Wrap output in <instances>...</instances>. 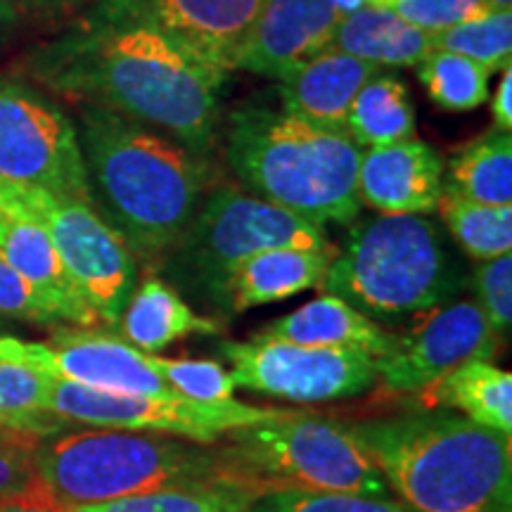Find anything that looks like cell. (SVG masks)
Returning <instances> with one entry per match:
<instances>
[{
	"label": "cell",
	"instance_id": "e575fe53",
	"mask_svg": "<svg viewBox=\"0 0 512 512\" xmlns=\"http://www.w3.org/2000/svg\"><path fill=\"white\" fill-rule=\"evenodd\" d=\"M477 306L498 337L508 335L512 325V256L503 254L482 261L472 275Z\"/></svg>",
	"mask_w": 512,
	"mask_h": 512
},
{
	"label": "cell",
	"instance_id": "b9f144b4",
	"mask_svg": "<svg viewBox=\"0 0 512 512\" xmlns=\"http://www.w3.org/2000/svg\"><path fill=\"white\" fill-rule=\"evenodd\" d=\"M330 3L339 12V17H347L351 12L366 8V0H330Z\"/></svg>",
	"mask_w": 512,
	"mask_h": 512
},
{
	"label": "cell",
	"instance_id": "9c48e42d",
	"mask_svg": "<svg viewBox=\"0 0 512 512\" xmlns=\"http://www.w3.org/2000/svg\"><path fill=\"white\" fill-rule=\"evenodd\" d=\"M46 408L64 422H83L100 430L166 434V437L207 446L216 444L223 434L238 427L290 413L287 408L249 406L235 399L226 403H200L185 396L164 399V396L147 394L102 392L55 377H48Z\"/></svg>",
	"mask_w": 512,
	"mask_h": 512
},
{
	"label": "cell",
	"instance_id": "52a82bcc",
	"mask_svg": "<svg viewBox=\"0 0 512 512\" xmlns=\"http://www.w3.org/2000/svg\"><path fill=\"white\" fill-rule=\"evenodd\" d=\"M34 463L50 496L69 508L147 494L162 486L216 482L211 444L100 427L43 437Z\"/></svg>",
	"mask_w": 512,
	"mask_h": 512
},
{
	"label": "cell",
	"instance_id": "8d00e7d4",
	"mask_svg": "<svg viewBox=\"0 0 512 512\" xmlns=\"http://www.w3.org/2000/svg\"><path fill=\"white\" fill-rule=\"evenodd\" d=\"M0 316L31 320V323H57L41 297L31 290L27 280L0 256Z\"/></svg>",
	"mask_w": 512,
	"mask_h": 512
},
{
	"label": "cell",
	"instance_id": "3957f363",
	"mask_svg": "<svg viewBox=\"0 0 512 512\" xmlns=\"http://www.w3.org/2000/svg\"><path fill=\"white\" fill-rule=\"evenodd\" d=\"M389 491L413 512H512V441L453 415L349 425Z\"/></svg>",
	"mask_w": 512,
	"mask_h": 512
},
{
	"label": "cell",
	"instance_id": "e0dca14e",
	"mask_svg": "<svg viewBox=\"0 0 512 512\" xmlns=\"http://www.w3.org/2000/svg\"><path fill=\"white\" fill-rule=\"evenodd\" d=\"M0 256L31 285L48 306L57 323L93 328L100 323L91 306L83 302L64 271L46 228L17 200L10 183L0 181Z\"/></svg>",
	"mask_w": 512,
	"mask_h": 512
},
{
	"label": "cell",
	"instance_id": "4dcf8cb0",
	"mask_svg": "<svg viewBox=\"0 0 512 512\" xmlns=\"http://www.w3.org/2000/svg\"><path fill=\"white\" fill-rule=\"evenodd\" d=\"M432 36L434 50L463 55L491 74L503 72L512 62V10H491L489 15Z\"/></svg>",
	"mask_w": 512,
	"mask_h": 512
},
{
	"label": "cell",
	"instance_id": "74e56055",
	"mask_svg": "<svg viewBox=\"0 0 512 512\" xmlns=\"http://www.w3.org/2000/svg\"><path fill=\"white\" fill-rule=\"evenodd\" d=\"M494 121L496 128L510 131L512 128V69H503V79L498 83V91L494 98Z\"/></svg>",
	"mask_w": 512,
	"mask_h": 512
},
{
	"label": "cell",
	"instance_id": "9a60e30c",
	"mask_svg": "<svg viewBox=\"0 0 512 512\" xmlns=\"http://www.w3.org/2000/svg\"><path fill=\"white\" fill-rule=\"evenodd\" d=\"M0 358L22 363L46 377L102 392L147 394L164 399L181 396L150 368L147 354L107 332L60 330L48 344L0 337Z\"/></svg>",
	"mask_w": 512,
	"mask_h": 512
},
{
	"label": "cell",
	"instance_id": "f1b7e54d",
	"mask_svg": "<svg viewBox=\"0 0 512 512\" xmlns=\"http://www.w3.org/2000/svg\"><path fill=\"white\" fill-rule=\"evenodd\" d=\"M418 79L430 98L448 112L477 110L489 100V69L448 50H432L418 64Z\"/></svg>",
	"mask_w": 512,
	"mask_h": 512
},
{
	"label": "cell",
	"instance_id": "44dd1931",
	"mask_svg": "<svg viewBox=\"0 0 512 512\" xmlns=\"http://www.w3.org/2000/svg\"><path fill=\"white\" fill-rule=\"evenodd\" d=\"M335 249L275 247L249 256L235 268L228 283L230 316L256 306L283 302L323 283Z\"/></svg>",
	"mask_w": 512,
	"mask_h": 512
},
{
	"label": "cell",
	"instance_id": "7bdbcfd3",
	"mask_svg": "<svg viewBox=\"0 0 512 512\" xmlns=\"http://www.w3.org/2000/svg\"><path fill=\"white\" fill-rule=\"evenodd\" d=\"M489 5L494 10H510L512 8V0H489Z\"/></svg>",
	"mask_w": 512,
	"mask_h": 512
},
{
	"label": "cell",
	"instance_id": "d590c367",
	"mask_svg": "<svg viewBox=\"0 0 512 512\" xmlns=\"http://www.w3.org/2000/svg\"><path fill=\"white\" fill-rule=\"evenodd\" d=\"M389 10L427 34H439L489 15L494 8L489 0H396Z\"/></svg>",
	"mask_w": 512,
	"mask_h": 512
},
{
	"label": "cell",
	"instance_id": "603a6c76",
	"mask_svg": "<svg viewBox=\"0 0 512 512\" xmlns=\"http://www.w3.org/2000/svg\"><path fill=\"white\" fill-rule=\"evenodd\" d=\"M425 408H458L467 420L501 434H512V375L484 358L448 370L418 392Z\"/></svg>",
	"mask_w": 512,
	"mask_h": 512
},
{
	"label": "cell",
	"instance_id": "ba28073f",
	"mask_svg": "<svg viewBox=\"0 0 512 512\" xmlns=\"http://www.w3.org/2000/svg\"><path fill=\"white\" fill-rule=\"evenodd\" d=\"M275 247L330 249L325 228L278 204L221 185L202 197L183 238L162 259L164 280L185 299L228 313L230 275Z\"/></svg>",
	"mask_w": 512,
	"mask_h": 512
},
{
	"label": "cell",
	"instance_id": "d4e9b609",
	"mask_svg": "<svg viewBox=\"0 0 512 512\" xmlns=\"http://www.w3.org/2000/svg\"><path fill=\"white\" fill-rule=\"evenodd\" d=\"M347 133L358 147H382L411 140L415 133V107L406 83L394 74H375L351 102Z\"/></svg>",
	"mask_w": 512,
	"mask_h": 512
},
{
	"label": "cell",
	"instance_id": "60d3db41",
	"mask_svg": "<svg viewBox=\"0 0 512 512\" xmlns=\"http://www.w3.org/2000/svg\"><path fill=\"white\" fill-rule=\"evenodd\" d=\"M15 19H17V10L12 8L8 0H3V3H0V36L15 24Z\"/></svg>",
	"mask_w": 512,
	"mask_h": 512
},
{
	"label": "cell",
	"instance_id": "4fadbf2b",
	"mask_svg": "<svg viewBox=\"0 0 512 512\" xmlns=\"http://www.w3.org/2000/svg\"><path fill=\"white\" fill-rule=\"evenodd\" d=\"M264 0H100L83 19L147 27L228 81Z\"/></svg>",
	"mask_w": 512,
	"mask_h": 512
},
{
	"label": "cell",
	"instance_id": "7a4b0ae2",
	"mask_svg": "<svg viewBox=\"0 0 512 512\" xmlns=\"http://www.w3.org/2000/svg\"><path fill=\"white\" fill-rule=\"evenodd\" d=\"M76 133L91 207L136 259L162 264L200 209L209 159L159 128L79 105Z\"/></svg>",
	"mask_w": 512,
	"mask_h": 512
},
{
	"label": "cell",
	"instance_id": "5b68a950",
	"mask_svg": "<svg viewBox=\"0 0 512 512\" xmlns=\"http://www.w3.org/2000/svg\"><path fill=\"white\" fill-rule=\"evenodd\" d=\"M216 482L256 498L283 491L389 496V484L349 425L290 411L223 434L211 444Z\"/></svg>",
	"mask_w": 512,
	"mask_h": 512
},
{
	"label": "cell",
	"instance_id": "d6986e66",
	"mask_svg": "<svg viewBox=\"0 0 512 512\" xmlns=\"http://www.w3.org/2000/svg\"><path fill=\"white\" fill-rule=\"evenodd\" d=\"M382 67L354 55L325 50L278 79L280 110L328 131H347L354 98Z\"/></svg>",
	"mask_w": 512,
	"mask_h": 512
},
{
	"label": "cell",
	"instance_id": "8992f818",
	"mask_svg": "<svg viewBox=\"0 0 512 512\" xmlns=\"http://www.w3.org/2000/svg\"><path fill=\"white\" fill-rule=\"evenodd\" d=\"M463 287V273L437 223L418 214H380L351 223L318 290L370 320L437 309Z\"/></svg>",
	"mask_w": 512,
	"mask_h": 512
},
{
	"label": "cell",
	"instance_id": "8fae6325",
	"mask_svg": "<svg viewBox=\"0 0 512 512\" xmlns=\"http://www.w3.org/2000/svg\"><path fill=\"white\" fill-rule=\"evenodd\" d=\"M0 181L91 204L79 133L53 100L0 79Z\"/></svg>",
	"mask_w": 512,
	"mask_h": 512
},
{
	"label": "cell",
	"instance_id": "ffe728a7",
	"mask_svg": "<svg viewBox=\"0 0 512 512\" xmlns=\"http://www.w3.org/2000/svg\"><path fill=\"white\" fill-rule=\"evenodd\" d=\"M249 339L320 349H361L377 358L394 347L396 335L363 316L344 299L335 294H323L287 316L271 320L264 330L254 332Z\"/></svg>",
	"mask_w": 512,
	"mask_h": 512
},
{
	"label": "cell",
	"instance_id": "484cf974",
	"mask_svg": "<svg viewBox=\"0 0 512 512\" xmlns=\"http://www.w3.org/2000/svg\"><path fill=\"white\" fill-rule=\"evenodd\" d=\"M446 190L491 207L512 204V138L510 131H486L467 143L448 164Z\"/></svg>",
	"mask_w": 512,
	"mask_h": 512
},
{
	"label": "cell",
	"instance_id": "4316f807",
	"mask_svg": "<svg viewBox=\"0 0 512 512\" xmlns=\"http://www.w3.org/2000/svg\"><path fill=\"white\" fill-rule=\"evenodd\" d=\"M259 501L238 486L221 482L174 484L162 489L117 498V501L79 505L76 512H249Z\"/></svg>",
	"mask_w": 512,
	"mask_h": 512
},
{
	"label": "cell",
	"instance_id": "ee69618b",
	"mask_svg": "<svg viewBox=\"0 0 512 512\" xmlns=\"http://www.w3.org/2000/svg\"><path fill=\"white\" fill-rule=\"evenodd\" d=\"M396 0H366V5H373V8H392Z\"/></svg>",
	"mask_w": 512,
	"mask_h": 512
},
{
	"label": "cell",
	"instance_id": "83f0119b",
	"mask_svg": "<svg viewBox=\"0 0 512 512\" xmlns=\"http://www.w3.org/2000/svg\"><path fill=\"white\" fill-rule=\"evenodd\" d=\"M448 233L465 254L489 261L512 252V207H491L446 190L437 204Z\"/></svg>",
	"mask_w": 512,
	"mask_h": 512
},
{
	"label": "cell",
	"instance_id": "30bf717a",
	"mask_svg": "<svg viewBox=\"0 0 512 512\" xmlns=\"http://www.w3.org/2000/svg\"><path fill=\"white\" fill-rule=\"evenodd\" d=\"M46 228L64 271L98 320L114 328L138 283L136 256L86 200L12 185Z\"/></svg>",
	"mask_w": 512,
	"mask_h": 512
},
{
	"label": "cell",
	"instance_id": "1f68e13d",
	"mask_svg": "<svg viewBox=\"0 0 512 512\" xmlns=\"http://www.w3.org/2000/svg\"><path fill=\"white\" fill-rule=\"evenodd\" d=\"M43 437L0 425V501L53 498L38 477L34 453Z\"/></svg>",
	"mask_w": 512,
	"mask_h": 512
},
{
	"label": "cell",
	"instance_id": "ac0fdd59",
	"mask_svg": "<svg viewBox=\"0 0 512 512\" xmlns=\"http://www.w3.org/2000/svg\"><path fill=\"white\" fill-rule=\"evenodd\" d=\"M361 204L380 214H418L437 211L444 192V162L422 140L370 147L358 164Z\"/></svg>",
	"mask_w": 512,
	"mask_h": 512
},
{
	"label": "cell",
	"instance_id": "7c38bea8",
	"mask_svg": "<svg viewBox=\"0 0 512 512\" xmlns=\"http://www.w3.org/2000/svg\"><path fill=\"white\" fill-rule=\"evenodd\" d=\"M235 387L294 403L358 396L375 384V356L287 342H221Z\"/></svg>",
	"mask_w": 512,
	"mask_h": 512
},
{
	"label": "cell",
	"instance_id": "5bb4252c",
	"mask_svg": "<svg viewBox=\"0 0 512 512\" xmlns=\"http://www.w3.org/2000/svg\"><path fill=\"white\" fill-rule=\"evenodd\" d=\"M498 337L477 302L441 304L425 311L394 347L375 358V384L387 394H418L437 377L472 358L491 361Z\"/></svg>",
	"mask_w": 512,
	"mask_h": 512
},
{
	"label": "cell",
	"instance_id": "ab89813d",
	"mask_svg": "<svg viewBox=\"0 0 512 512\" xmlns=\"http://www.w3.org/2000/svg\"><path fill=\"white\" fill-rule=\"evenodd\" d=\"M0 512H76L55 498H43V501H0Z\"/></svg>",
	"mask_w": 512,
	"mask_h": 512
},
{
	"label": "cell",
	"instance_id": "7402d4cb",
	"mask_svg": "<svg viewBox=\"0 0 512 512\" xmlns=\"http://www.w3.org/2000/svg\"><path fill=\"white\" fill-rule=\"evenodd\" d=\"M117 337L143 354H159L190 335H219V318L200 316L174 287L157 275H147L133 287L114 325Z\"/></svg>",
	"mask_w": 512,
	"mask_h": 512
},
{
	"label": "cell",
	"instance_id": "f35d334b",
	"mask_svg": "<svg viewBox=\"0 0 512 512\" xmlns=\"http://www.w3.org/2000/svg\"><path fill=\"white\" fill-rule=\"evenodd\" d=\"M24 8L38 12L43 17H62V15H72L76 10L88 8L91 10L95 3L100 0H22Z\"/></svg>",
	"mask_w": 512,
	"mask_h": 512
},
{
	"label": "cell",
	"instance_id": "2e32d148",
	"mask_svg": "<svg viewBox=\"0 0 512 512\" xmlns=\"http://www.w3.org/2000/svg\"><path fill=\"white\" fill-rule=\"evenodd\" d=\"M339 19L330 0H264L235 60V72L283 79L330 50Z\"/></svg>",
	"mask_w": 512,
	"mask_h": 512
},
{
	"label": "cell",
	"instance_id": "836d02e7",
	"mask_svg": "<svg viewBox=\"0 0 512 512\" xmlns=\"http://www.w3.org/2000/svg\"><path fill=\"white\" fill-rule=\"evenodd\" d=\"M249 512H413L392 496L325 494V491H283L259 498Z\"/></svg>",
	"mask_w": 512,
	"mask_h": 512
},
{
	"label": "cell",
	"instance_id": "6da1fadb",
	"mask_svg": "<svg viewBox=\"0 0 512 512\" xmlns=\"http://www.w3.org/2000/svg\"><path fill=\"white\" fill-rule=\"evenodd\" d=\"M38 83L79 105H98L211 155L223 79L157 31L81 19L27 57Z\"/></svg>",
	"mask_w": 512,
	"mask_h": 512
},
{
	"label": "cell",
	"instance_id": "277c9868",
	"mask_svg": "<svg viewBox=\"0 0 512 512\" xmlns=\"http://www.w3.org/2000/svg\"><path fill=\"white\" fill-rule=\"evenodd\" d=\"M361 155L347 131L318 128L256 102L238 107L228 121L226 157L235 176L256 197L318 226L358 219Z\"/></svg>",
	"mask_w": 512,
	"mask_h": 512
},
{
	"label": "cell",
	"instance_id": "cb8c5ba5",
	"mask_svg": "<svg viewBox=\"0 0 512 512\" xmlns=\"http://www.w3.org/2000/svg\"><path fill=\"white\" fill-rule=\"evenodd\" d=\"M330 50L377 67H415L434 50V36L408 24L394 10L366 5L339 19Z\"/></svg>",
	"mask_w": 512,
	"mask_h": 512
},
{
	"label": "cell",
	"instance_id": "d6a6232c",
	"mask_svg": "<svg viewBox=\"0 0 512 512\" xmlns=\"http://www.w3.org/2000/svg\"><path fill=\"white\" fill-rule=\"evenodd\" d=\"M147 363L162 380L185 399L200 403L233 401L235 382L221 363L192 361V358H164L147 354Z\"/></svg>",
	"mask_w": 512,
	"mask_h": 512
},
{
	"label": "cell",
	"instance_id": "f6af8a7d",
	"mask_svg": "<svg viewBox=\"0 0 512 512\" xmlns=\"http://www.w3.org/2000/svg\"><path fill=\"white\" fill-rule=\"evenodd\" d=\"M0 3H3V0H0Z\"/></svg>",
	"mask_w": 512,
	"mask_h": 512
},
{
	"label": "cell",
	"instance_id": "f546056e",
	"mask_svg": "<svg viewBox=\"0 0 512 512\" xmlns=\"http://www.w3.org/2000/svg\"><path fill=\"white\" fill-rule=\"evenodd\" d=\"M46 384V375L0 358V425L38 437L60 432L64 420L46 408Z\"/></svg>",
	"mask_w": 512,
	"mask_h": 512
}]
</instances>
